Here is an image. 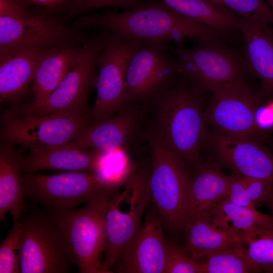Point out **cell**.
<instances>
[{
	"mask_svg": "<svg viewBox=\"0 0 273 273\" xmlns=\"http://www.w3.org/2000/svg\"><path fill=\"white\" fill-rule=\"evenodd\" d=\"M145 105L146 133L193 169L201 159L207 133L203 95L177 75Z\"/></svg>",
	"mask_w": 273,
	"mask_h": 273,
	"instance_id": "cell-1",
	"label": "cell"
},
{
	"mask_svg": "<svg viewBox=\"0 0 273 273\" xmlns=\"http://www.w3.org/2000/svg\"><path fill=\"white\" fill-rule=\"evenodd\" d=\"M72 25L100 28L110 34L142 42L183 46L190 39L198 42L226 36L222 33L176 12L161 0L142 3L120 12L108 11L79 16Z\"/></svg>",
	"mask_w": 273,
	"mask_h": 273,
	"instance_id": "cell-2",
	"label": "cell"
},
{
	"mask_svg": "<svg viewBox=\"0 0 273 273\" xmlns=\"http://www.w3.org/2000/svg\"><path fill=\"white\" fill-rule=\"evenodd\" d=\"M226 37L196 42L191 49L176 46L174 56L177 75L204 95L251 74L242 51L231 46Z\"/></svg>",
	"mask_w": 273,
	"mask_h": 273,
	"instance_id": "cell-3",
	"label": "cell"
},
{
	"mask_svg": "<svg viewBox=\"0 0 273 273\" xmlns=\"http://www.w3.org/2000/svg\"><path fill=\"white\" fill-rule=\"evenodd\" d=\"M117 188L99 194L80 208H46L48 217L69 241L80 273H100L107 242L106 209Z\"/></svg>",
	"mask_w": 273,
	"mask_h": 273,
	"instance_id": "cell-4",
	"label": "cell"
},
{
	"mask_svg": "<svg viewBox=\"0 0 273 273\" xmlns=\"http://www.w3.org/2000/svg\"><path fill=\"white\" fill-rule=\"evenodd\" d=\"M150 174V163L142 165L126 179L123 190H116L109 199L105 212L107 247L101 273L112 272L109 269L118 263L141 227L142 216L152 201Z\"/></svg>",
	"mask_w": 273,
	"mask_h": 273,
	"instance_id": "cell-5",
	"label": "cell"
},
{
	"mask_svg": "<svg viewBox=\"0 0 273 273\" xmlns=\"http://www.w3.org/2000/svg\"><path fill=\"white\" fill-rule=\"evenodd\" d=\"M108 33L86 38L82 43L80 57L75 65L41 104L34 107L13 104L10 110L18 114H46L66 113L79 116L90 114L88 97L96 88L97 60Z\"/></svg>",
	"mask_w": 273,
	"mask_h": 273,
	"instance_id": "cell-6",
	"label": "cell"
},
{
	"mask_svg": "<svg viewBox=\"0 0 273 273\" xmlns=\"http://www.w3.org/2000/svg\"><path fill=\"white\" fill-rule=\"evenodd\" d=\"M93 123L91 114H23L9 109L3 115L1 141L29 148L61 146L81 135Z\"/></svg>",
	"mask_w": 273,
	"mask_h": 273,
	"instance_id": "cell-7",
	"label": "cell"
},
{
	"mask_svg": "<svg viewBox=\"0 0 273 273\" xmlns=\"http://www.w3.org/2000/svg\"><path fill=\"white\" fill-rule=\"evenodd\" d=\"M150 156V188L152 201L160 219L173 231L182 230V213L189 168L174 154L146 134Z\"/></svg>",
	"mask_w": 273,
	"mask_h": 273,
	"instance_id": "cell-8",
	"label": "cell"
},
{
	"mask_svg": "<svg viewBox=\"0 0 273 273\" xmlns=\"http://www.w3.org/2000/svg\"><path fill=\"white\" fill-rule=\"evenodd\" d=\"M25 197L47 208L69 210L119 182L99 172L70 171L49 175L21 174Z\"/></svg>",
	"mask_w": 273,
	"mask_h": 273,
	"instance_id": "cell-9",
	"label": "cell"
},
{
	"mask_svg": "<svg viewBox=\"0 0 273 273\" xmlns=\"http://www.w3.org/2000/svg\"><path fill=\"white\" fill-rule=\"evenodd\" d=\"M23 232L20 254L22 273H66L75 264L69 241L42 213L20 218Z\"/></svg>",
	"mask_w": 273,
	"mask_h": 273,
	"instance_id": "cell-10",
	"label": "cell"
},
{
	"mask_svg": "<svg viewBox=\"0 0 273 273\" xmlns=\"http://www.w3.org/2000/svg\"><path fill=\"white\" fill-rule=\"evenodd\" d=\"M246 78L238 80L212 94L204 111L207 125L214 131L259 141L266 133L258 124L256 112L264 98L252 88Z\"/></svg>",
	"mask_w": 273,
	"mask_h": 273,
	"instance_id": "cell-11",
	"label": "cell"
},
{
	"mask_svg": "<svg viewBox=\"0 0 273 273\" xmlns=\"http://www.w3.org/2000/svg\"><path fill=\"white\" fill-rule=\"evenodd\" d=\"M86 38L59 15L45 11L24 18L0 16V56L33 49L75 45Z\"/></svg>",
	"mask_w": 273,
	"mask_h": 273,
	"instance_id": "cell-12",
	"label": "cell"
},
{
	"mask_svg": "<svg viewBox=\"0 0 273 273\" xmlns=\"http://www.w3.org/2000/svg\"><path fill=\"white\" fill-rule=\"evenodd\" d=\"M142 42L108 32L97 60V98L90 112L93 124L114 116L125 104L127 69Z\"/></svg>",
	"mask_w": 273,
	"mask_h": 273,
	"instance_id": "cell-13",
	"label": "cell"
},
{
	"mask_svg": "<svg viewBox=\"0 0 273 273\" xmlns=\"http://www.w3.org/2000/svg\"><path fill=\"white\" fill-rule=\"evenodd\" d=\"M69 144L105 154L117 150L139 152L146 144V106L125 103L114 116L93 124Z\"/></svg>",
	"mask_w": 273,
	"mask_h": 273,
	"instance_id": "cell-14",
	"label": "cell"
},
{
	"mask_svg": "<svg viewBox=\"0 0 273 273\" xmlns=\"http://www.w3.org/2000/svg\"><path fill=\"white\" fill-rule=\"evenodd\" d=\"M167 50L168 44L142 43L127 69L125 103L145 104L175 81V58Z\"/></svg>",
	"mask_w": 273,
	"mask_h": 273,
	"instance_id": "cell-15",
	"label": "cell"
},
{
	"mask_svg": "<svg viewBox=\"0 0 273 273\" xmlns=\"http://www.w3.org/2000/svg\"><path fill=\"white\" fill-rule=\"evenodd\" d=\"M207 145L215 159L233 173L273 181V153L251 138L207 131Z\"/></svg>",
	"mask_w": 273,
	"mask_h": 273,
	"instance_id": "cell-16",
	"label": "cell"
},
{
	"mask_svg": "<svg viewBox=\"0 0 273 273\" xmlns=\"http://www.w3.org/2000/svg\"><path fill=\"white\" fill-rule=\"evenodd\" d=\"M147 215L124 249L118 262L119 273H164L167 240L163 235L158 212Z\"/></svg>",
	"mask_w": 273,
	"mask_h": 273,
	"instance_id": "cell-17",
	"label": "cell"
},
{
	"mask_svg": "<svg viewBox=\"0 0 273 273\" xmlns=\"http://www.w3.org/2000/svg\"><path fill=\"white\" fill-rule=\"evenodd\" d=\"M105 154L73 146L69 143L53 147L29 148L26 156H21L19 171L33 174L42 170L99 172Z\"/></svg>",
	"mask_w": 273,
	"mask_h": 273,
	"instance_id": "cell-18",
	"label": "cell"
},
{
	"mask_svg": "<svg viewBox=\"0 0 273 273\" xmlns=\"http://www.w3.org/2000/svg\"><path fill=\"white\" fill-rule=\"evenodd\" d=\"M229 176L210 158L200 159L193 168L186 190L182 213V228L187 219L206 214L225 198Z\"/></svg>",
	"mask_w": 273,
	"mask_h": 273,
	"instance_id": "cell-19",
	"label": "cell"
},
{
	"mask_svg": "<svg viewBox=\"0 0 273 273\" xmlns=\"http://www.w3.org/2000/svg\"><path fill=\"white\" fill-rule=\"evenodd\" d=\"M241 51L252 75L260 82L264 97L273 96V26L242 17Z\"/></svg>",
	"mask_w": 273,
	"mask_h": 273,
	"instance_id": "cell-20",
	"label": "cell"
},
{
	"mask_svg": "<svg viewBox=\"0 0 273 273\" xmlns=\"http://www.w3.org/2000/svg\"><path fill=\"white\" fill-rule=\"evenodd\" d=\"M81 52V47L75 45H64L42 50L31 87L33 100L24 104L34 107L43 103L75 65Z\"/></svg>",
	"mask_w": 273,
	"mask_h": 273,
	"instance_id": "cell-21",
	"label": "cell"
},
{
	"mask_svg": "<svg viewBox=\"0 0 273 273\" xmlns=\"http://www.w3.org/2000/svg\"><path fill=\"white\" fill-rule=\"evenodd\" d=\"M42 49L0 56V101L18 104L32 84Z\"/></svg>",
	"mask_w": 273,
	"mask_h": 273,
	"instance_id": "cell-22",
	"label": "cell"
},
{
	"mask_svg": "<svg viewBox=\"0 0 273 273\" xmlns=\"http://www.w3.org/2000/svg\"><path fill=\"white\" fill-rule=\"evenodd\" d=\"M21 155L13 145L4 144L0 149V219L5 222V215L9 212L13 223L20 221L26 208L25 197L21 174L19 160Z\"/></svg>",
	"mask_w": 273,
	"mask_h": 273,
	"instance_id": "cell-23",
	"label": "cell"
},
{
	"mask_svg": "<svg viewBox=\"0 0 273 273\" xmlns=\"http://www.w3.org/2000/svg\"><path fill=\"white\" fill-rule=\"evenodd\" d=\"M182 230L184 251L196 260L239 242L243 236L217 228L205 215L187 219L183 224Z\"/></svg>",
	"mask_w": 273,
	"mask_h": 273,
	"instance_id": "cell-24",
	"label": "cell"
},
{
	"mask_svg": "<svg viewBox=\"0 0 273 273\" xmlns=\"http://www.w3.org/2000/svg\"><path fill=\"white\" fill-rule=\"evenodd\" d=\"M179 13L223 33H240L242 16L216 0H161Z\"/></svg>",
	"mask_w": 273,
	"mask_h": 273,
	"instance_id": "cell-25",
	"label": "cell"
},
{
	"mask_svg": "<svg viewBox=\"0 0 273 273\" xmlns=\"http://www.w3.org/2000/svg\"><path fill=\"white\" fill-rule=\"evenodd\" d=\"M205 215L217 228L243 235L258 227L273 228L271 216L262 213L256 209L235 205L225 198Z\"/></svg>",
	"mask_w": 273,
	"mask_h": 273,
	"instance_id": "cell-26",
	"label": "cell"
},
{
	"mask_svg": "<svg viewBox=\"0 0 273 273\" xmlns=\"http://www.w3.org/2000/svg\"><path fill=\"white\" fill-rule=\"evenodd\" d=\"M236 245L256 272H273V228H256L244 234Z\"/></svg>",
	"mask_w": 273,
	"mask_h": 273,
	"instance_id": "cell-27",
	"label": "cell"
},
{
	"mask_svg": "<svg viewBox=\"0 0 273 273\" xmlns=\"http://www.w3.org/2000/svg\"><path fill=\"white\" fill-rule=\"evenodd\" d=\"M203 273L256 272L251 262L236 243L213 252L204 257Z\"/></svg>",
	"mask_w": 273,
	"mask_h": 273,
	"instance_id": "cell-28",
	"label": "cell"
},
{
	"mask_svg": "<svg viewBox=\"0 0 273 273\" xmlns=\"http://www.w3.org/2000/svg\"><path fill=\"white\" fill-rule=\"evenodd\" d=\"M22 224L20 221L13 227L0 246V273H19Z\"/></svg>",
	"mask_w": 273,
	"mask_h": 273,
	"instance_id": "cell-29",
	"label": "cell"
},
{
	"mask_svg": "<svg viewBox=\"0 0 273 273\" xmlns=\"http://www.w3.org/2000/svg\"><path fill=\"white\" fill-rule=\"evenodd\" d=\"M241 15L264 21L273 26V11L265 0H219Z\"/></svg>",
	"mask_w": 273,
	"mask_h": 273,
	"instance_id": "cell-30",
	"label": "cell"
},
{
	"mask_svg": "<svg viewBox=\"0 0 273 273\" xmlns=\"http://www.w3.org/2000/svg\"><path fill=\"white\" fill-rule=\"evenodd\" d=\"M164 273H203L202 265L176 243L167 241Z\"/></svg>",
	"mask_w": 273,
	"mask_h": 273,
	"instance_id": "cell-31",
	"label": "cell"
},
{
	"mask_svg": "<svg viewBox=\"0 0 273 273\" xmlns=\"http://www.w3.org/2000/svg\"><path fill=\"white\" fill-rule=\"evenodd\" d=\"M140 0H74L67 16L69 18L79 16L99 8L115 7L124 10L140 6Z\"/></svg>",
	"mask_w": 273,
	"mask_h": 273,
	"instance_id": "cell-32",
	"label": "cell"
},
{
	"mask_svg": "<svg viewBox=\"0 0 273 273\" xmlns=\"http://www.w3.org/2000/svg\"><path fill=\"white\" fill-rule=\"evenodd\" d=\"M241 176L247 194L254 205L256 207L264 202L273 190V181Z\"/></svg>",
	"mask_w": 273,
	"mask_h": 273,
	"instance_id": "cell-33",
	"label": "cell"
},
{
	"mask_svg": "<svg viewBox=\"0 0 273 273\" xmlns=\"http://www.w3.org/2000/svg\"><path fill=\"white\" fill-rule=\"evenodd\" d=\"M225 198L235 205L256 209L247 194L242 176L240 175L233 173L229 176L228 191Z\"/></svg>",
	"mask_w": 273,
	"mask_h": 273,
	"instance_id": "cell-34",
	"label": "cell"
},
{
	"mask_svg": "<svg viewBox=\"0 0 273 273\" xmlns=\"http://www.w3.org/2000/svg\"><path fill=\"white\" fill-rule=\"evenodd\" d=\"M38 12L30 9V7L20 0H0V16L24 18Z\"/></svg>",
	"mask_w": 273,
	"mask_h": 273,
	"instance_id": "cell-35",
	"label": "cell"
},
{
	"mask_svg": "<svg viewBox=\"0 0 273 273\" xmlns=\"http://www.w3.org/2000/svg\"><path fill=\"white\" fill-rule=\"evenodd\" d=\"M27 6L40 8L44 11L59 15L65 13L67 15L74 0H20Z\"/></svg>",
	"mask_w": 273,
	"mask_h": 273,
	"instance_id": "cell-36",
	"label": "cell"
},
{
	"mask_svg": "<svg viewBox=\"0 0 273 273\" xmlns=\"http://www.w3.org/2000/svg\"><path fill=\"white\" fill-rule=\"evenodd\" d=\"M264 202L269 208L271 213V216L273 218V190L268 196Z\"/></svg>",
	"mask_w": 273,
	"mask_h": 273,
	"instance_id": "cell-37",
	"label": "cell"
},
{
	"mask_svg": "<svg viewBox=\"0 0 273 273\" xmlns=\"http://www.w3.org/2000/svg\"><path fill=\"white\" fill-rule=\"evenodd\" d=\"M273 11V0H265Z\"/></svg>",
	"mask_w": 273,
	"mask_h": 273,
	"instance_id": "cell-38",
	"label": "cell"
}]
</instances>
